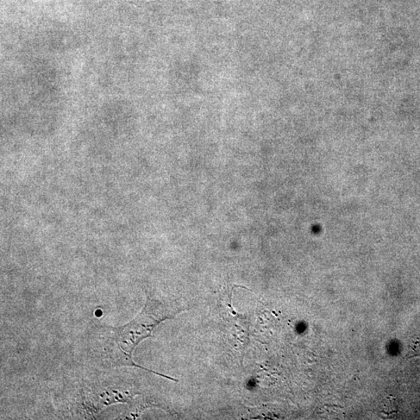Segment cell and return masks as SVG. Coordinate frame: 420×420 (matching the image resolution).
Instances as JSON below:
<instances>
[{
	"label": "cell",
	"instance_id": "cell-1",
	"mask_svg": "<svg viewBox=\"0 0 420 420\" xmlns=\"http://www.w3.org/2000/svg\"><path fill=\"white\" fill-rule=\"evenodd\" d=\"M179 310L172 309L158 300L148 298L143 310L133 322L119 329L112 330V338L110 343L109 360L113 365L118 366H131L140 367L145 371L158 374L136 365L133 360V354L136 347L143 340L152 336L156 325L167 318H172ZM162 377L175 381L168 376L158 374Z\"/></svg>",
	"mask_w": 420,
	"mask_h": 420
}]
</instances>
